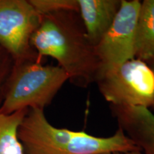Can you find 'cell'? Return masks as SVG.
<instances>
[{"mask_svg":"<svg viewBox=\"0 0 154 154\" xmlns=\"http://www.w3.org/2000/svg\"><path fill=\"white\" fill-rule=\"evenodd\" d=\"M79 14L94 47L106 33L121 5V0H78Z\"/></svg>","mask_w":154,"mask_h":154,"instance_id":"cell-8","label":"cell"},{"mask_svg":"<svg viewBox=\"0 0 154 154\" xmlns=\"http://www.w3.org/2000/svg\"><path fill=\"white\" fill-rule=\"evenodd\" d=\"M148 64H149V66L151 67L152 69H153V72H154V61H153V62H151V63H148ZM151 109L152 112L154 113V101H153V105H152V106L151 107V109Z\"/></svg>","mask_w":154,"mask_h":154,"instance_id":"cell-14","label":"cell"},{"mask_svg":"<svg viewBox=\"0 0 154 154\" xmlns=\"http://www.w3.org/2000/svg\"><path fill=\"white\" fill-rule=\"evenodd\" d=\"M28 111L0 113V154H24L18 138V128Z\"/></svg>","mask_w":154,"mask_h":154,"instance_id":"cell-10","label":"cell"},{"mask_svg":"<svg viewBox=\"0 0 154 154\" xmlns=\"http://www.w3.org/2000/svg\"><path fill=\"white\" fill-rule=\"evenodd\" d=\"M140 5L138 0H121L112 24L96 46L99 76L135 59V36Z\"/></svg>","mask_w":154,"mask_h":154,"instance_id":"cell-6","label":"cell"},{"mask_svg":"<svg viewBox=\"0 0 154 154\" xmlns=\"http://www.w3.org/2000/svg\"><path fill=\"white\" fill-rule=\"evenodd\" d=\"M135 58L154 61V0L141 2L135 36Z\"/></svg>","mask_w":154,"mask_h":154,"instance_id":"cell-9","label":"cell"},{"mask_svg":"<svg viewBox=\"0 0 154 154\" xmlns=\"http://www.w3.org/2000/svg\"><path fill=\"white\" fill-rule=\"evenodd\" d=\"M40 15L62 11L79 12L78 0H29Z\"/></svg>","mask_w":154,"mask_h":154,"instance_id":"cell-11","label":"cell"},{"mask_svg":"<svg viewBox=\"0 0 154 154\" xmlns=\"http://www.w3.org/2000/svg\"><path fill=\"white\" fill-rule=\"evenodd\" d=\"M31 44L40 59H54L74 85L86 88L96 83L100 73V61L77 11L41 15Z\"/></svg>","mask_w":154,"mask_h":154,"instance_id":"cell-1","label":"cell"},{"mask_svg":"<svg viewBox=\"0 0 154 154\" xmlns=\"http://www.w3.org/2000/svg\"><path fill=\"white\" fill-rule=\"evenodd\" d=\"M99 91L111 106L151 109L154 101V72L135 58L100 75Z\"/></svg>","mask_w":154,"mask_h":154,"instance_id":"cell-4","label":"cell"},{"mask_svg":"<svg viewBox=\"0 0 154 154\" xmlns=\"http://www.w3.org/2000/svg\"><path fill=\"white\" fill-rule=\"evenodd\" d=\"M14 65L12 58L0 47V107L2 104L5 88L7 79Z\"/></svg>","mask_w":154,"mask_h":154,"instance_id":"cell-12","label":"cell"},{"mask_svg":"<svg viewBox=\"0 0 154 154\" xmlns=\"http://www.w3.org/2000/svg\"><path fill=\"white\" fill-rule=\"evenodd\" d=\"M67 81L68 75L58 65H44L38 59L14 63L6 83L0 113L44 110Z\"/></svg>","mask_w":154,"mask_h":154,"instance_id":"cell-3","label":"cell"},{"mask_svg":"<svg viewBox=\"0 0 154 154\" xmlns=\"http://www.w3.org/2000/svg\"><path fill=\"white\" fill-rule=\"evenodd\" d=\"M40 18L29 0H0V47L14 63L42 61L31 44Z\"/></svg>","mask_w":154,"mask_h":154,"instance_id":"cell-5","label":"cell"},{"mask_svg":"<svg viewBox=\"0 0 154 154\" xmlns=\"http://www.w3.org/2000/svg\"><path fill=\"white\" fill-rule=\"evenodd\" d=\"M111 110L119 128L143 154H154V113L149 108L115 106Z\"/></svg>","mask_w":154,"mask_h":154,"instance_id":"cell-7","label":"cell"},{"mask_svg":"<svg viewBox=\"0 0 154 154\" xmlns=\"http://www.w3.org/2000/svg\"><path fill=\"white\" fill-rule=\"evenodd\" d=\"M44 110L29 109L18 128L24 154H103L140 150L121 128L109 137L53 126Z\"/></svg>","mask_w":154,"mask_h":154,"instance_id":"cell-2","label":"cell"},{"mask_svg":"<svg viewBox=\"0 0 154 154\" xmlns=\"http://www.w3.org/2000/svg\"><path fill=\"white\" fill-rule=\"evenodd\" d=\"M103 154H143L140 150H135V151H116L111 152V153H106Z\"/></svg>","mask_w":154,"mask_h":154,"instance_id":"cell-13","label":"cell"}]
</instances>
